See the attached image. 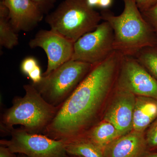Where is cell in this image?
<instances>
[{"mask_svg":"<svg viewBox=\"0 0 157 157\" xmlns=\"http://www.w3.org/2000/svg\"><path fill=\"white\" fill-rule=\"evenodd\" d=\"M99 2L100 0H87L89 6L93 8L95 7H98Z\"/></svg>","mask_w":157,"mask_h":157,"instance_id":"cell-26","label":"cell"},{"mask_svg":"<svg viewBox=\"0 0 157 157\" xmlns=\"http://www.w3.org/2000/svg\"><path fill=\"white\" fill-rule=\"evenodd\" d=\"M9 11V16L16 33L30 32L43 18L44 14L31 0H1Z\"/></svg>","mask_w":157,"mask_h":157,"instance_id":"cell-11","label":"cell"},{"mask_svg":"<svg viewBox=\"0 0 157 157\" xmlns=\"http://www.w3.org/2000/svg\"><path fill=\"white\" fill-rule=\"evenodd\" d=\"M135 57L157 80V47L143 48Z\"/></svg>","mask_w":157,"mask_h":157,"instance_id":"cell-17","label":"cell"},{"mask_svg":"<svg viewBox=\"0 0 157 157\" xmlns=\"http://www.w3.org/2000/svg\"><path fill=\"white\" fill-rule=\"evenodd\" d=\"M25 94L16 96L11 107L1 119V130L10 133L15 125H21L27 132L43 134L60 107H55L44 100L33 84L24 85Z\"/></svg>","mask_w":157,"mask_h":157,"instance_id":"cell-3","label":"cell"},{"mask_svg":"<svg viewBox=\"0 0 157 157\" xmlns=\"http://www.w3.org/2000/svg\"><path fill=\"white\" fill-rule=\"evenodd\" d=\"M157 117V99L137 96L134 108L133 130L143 132Z\"/></svg>","mask_w":157,"mask_h":157,"instance_id":"cell-13","label":"cell"},{"mask_svg":"<svg viewBox=\"0 0 157 157\" xmlns=\"http://www.w3.org/2000/svg\"><path fill=\"white\" fill-rule=\"evenodd\" d=\"M147 149L143 132L132 131L108 144L103 154L104 157H143Z\"/></svg>","mask_w":157,"mask_h":157,"instance_id":"cell-12","label":"cell"},{"mask_svg":"<svg viewBox=\"0 0 157 157\" xmlns=\"http://www.w3.org/2000/svg\"><path fill=\"white\" fill-rule=\"evenodd\" d=\"M113 0H100L98 7L103 9H107L112 5Z\"/></svg>","mask_w":157,"mask_h":157,"instance_id":"cell-25","label":"cell"},{"mask_svg":"<svg viewBox=\"0 0 157 157\" xmlns=\"http://www.w3.org/2000/svg\"><path fill=\"white\" fill-rule=\"evenodd\" d=\"M0 157H17L16 154L12 152L7 147L1 145Z\"/></svg>","mask_w":157,"mask_h":157,"instance_id":"cell-24","label":"cell"},{"mask_svg":"<svg viewBox=\"0 0 157 157\" xmlns=\"http://www.w3.org/2000/svg\"><path fill=\"white\" fill-rule=\"evenodd\" d=\"M18 44V35L10 22L9 9L1 1L0 45L8 49H12Z\"/></svg>","mask_w":157,"mask_h":157,"instance_id":"cell-15","label":"cell"},{"mask_svg":"<svg viewBox=\"0 0 157 157\" xmlns=\"http://www.w3.org/2000/svg\"><path fill=\"white\" fill-rule=\"evenodd\" d=\"M75 42L52 30H40L29 42L31 48L40 47L45 51L48 58V65L42 76L48 75L73 56Z\"/></svg>","mask_w":157,"mask_h":157,"instance_id":"cell-9","label":"cell"},{"mask_svg":"<svg viewBox=\"0 0 157 157\" xmlns=\"http://www.w3.org/2000/svg\"><path fill=\"white\" fill-rule=\"evenodd\" d=\"M93 65L70 60L33 84L46 102L60 107L76 89Z\"/></svg>","mask_w":157,"mask_h":157,"instance_id":"cell-5","label":"cell"},{"mask_svg":"<svg viewBox=\"0 0 157 157\" xmlns=\"http://www.w3.org/2000/svg\"><path fill=\"white\" fill-rule=\"evenodd\" d=\"M124 56L114 51L93 65L62 104L43 135L67 143L84 137L94 127L107 96L117 80Z\"/></svg>","mask_w":157,"mask_h":157,"instance_id":"cell-1","label":"cell"},{"mask_svg":"<svg viewBox=\"0 0 157 157\" xmlns=\"http://www.w3.org/2000/svg\"><path fill=\"white\" fill-rule=\"evenodd\" d=\"M113 42V29L109 23L103 21L94 30L85 34L74 43L71 60L97 64L115 51Z\"/></svg>","mask_w":157,"mask_h":157,"instance_id":"cell-7","label":"cell"},{"mask_svg":"<svg viewBox=\"0 0 157 157\" xmlns=\"http://www.w3.org/2000/svg\"><path fill=\"white\" fill-rule=\"evenodd\" d=\"M124 9L115 15L107 9L101 12L103 21L111 26L114 50L124 56L135 57L143 48L157 47V36L142 16L135 0H122Z\"/></svg>","mask_w":157,"mask_h":157,"instance_id":"cell-2","label":"cell"},{"mask_svg":"<svg viewBox=\"0 0 157 157\" xmlns=\"http://www.w3.org/2000/svg\"><path fill=\"white\" fill-rule=\"evenodd\" d=\"M143 157H157V152L146 154Z\"/></svg>","mask_w":157,"mask_h":157,"instance_id":"cell-27","label":"cell"},{"mask_svg":"<svg viewBox=\"0 0 157 157\" xmlns=\"http://www.w3.org/2000/svg\"><path fill=\"white\" fill-rule=\"evenodd\" d=\"M33 81V84H36L41 81L42 77V74L41 72V69L39 65L37 66L29 74L28 76Z\"/></svg>","mask_w":157,"mask_h":157,"instance_id":"cell-23","label":"cell"},{"mask_svg":"<svg viewBox=\"0 0 157 157\" xmlns=\"http://www.w3.org/2000/svg\"><path fill=\"white\" fill-rule=\"evenodd\" d=\"M9 140H1V145L12 152L29 157H68L67 142L52 139L46 135L27 132L24 129L13 128Z\"/></svg>","mask_w":157,"mask_h":157,"instance_id":"cell-6","label":"cell"},{"mask_svg":"<svg viewBox=\"0 0 157 157\" xmlns=\"http://www.w3.org/2000/svg\"><path fill=\"white\" fill-rule=\"evenodd\" d=\"M102 20L101 13L89 6L87 0H63L45 18L50 29L74 42L94 30Z\"/></svg>","mask_w":157,"mask_h":157,"instance_id":"cell-4","label":"cell"},{"mask_svg":"<svg viewBox=\"0 0 157 157\" xmlns=\"http://www.w3.org/2000/svg\"><path fill=\"white\" fill-rule=\"evenodd\" d=\"M117 85L135 96L157 99V79L134 56H124Z\"/></svg>","mask_w":157,"mask_h":157,"instance_id":"cell-8","label":"cell"},{"mask_svg":"<svg viewBox=\"0 0 157 157\" xmlns=\"http://www.w3.org/2000/svg\"><path fill=\"white\" fill-rule=\"evenodd\" d=\"M18 157H29L25 155H21V156H20Z\"/></svg>","mask_w":157,"mask_h":157,"instance_id":"cell-28","label":"cell"},{"mask_svg":"<svg viewBox=\"0 0 157 157\" xmlns=\"http://www.w3.org/2000/svg\"><path fill=\"white\" fill-rule=\"evenodd\" d=\"M145 138L148 149H157V117L151 124Z\"/></svg>","mask_w":157,"mask_h":157,"instance_id":"cell-19","label":"cell"},{"mask_svg":"<svg viewBox=\"0 0 157 157\" xmlns=\"http://www.w3.org/2000/svg\"><path fill=\"white\" fill-rule=\"evenodd\" d=\"M121 136L120 133L112 124L104 121L93 127L83 137L92 141L103 151L108 144Z\"/></svg>","mask_w":157,"mask_h":157,"instance_id":"cell-14","label":"cell"},{"mask_svg":"<svg viewBox=\"0 0 157 157\" xmlns=\"http://www.w3.org/2000/svg\"><path fill=\"white\" fill-rule=\"evenodd\" d=\"M38 62L33 57L29 56L23 60L21 64V70L25 75L29 74L38 66Z\"/></svg>","mask_w":157,"mask_h":157,"instance_id":"cell-21","label":"cell"},{"mask_svg":"<svg viewBox=\"0 0 157 157\" xmlns=\"http://www.w3.org/2000/svg\"><path fill=\"white\" fill-rule=\"evenodd\" d=\"M44 14H48L57 0H31Z\"/></svg>","mask_w":157,"mask_h":157,"instance_id":"cell-20","label":"cell"},{"mask_svg":"<svg viewBox=\"0 0 157 157\" xmlns=\"http://www.w3.org/2000/svg\"><path fill=\"white\" fill-rule=\"evenodd\" d=\"M136 96L117 86L114 98L105 112L104 121L112 124L121 136L133 130Z\"/></svg>","mask_w":157,"mask_h":157,"instance_id":"cell-10","label":"cell"},{"mask_svg":"<svg viewBox=\"0 0 157 157\" xmlns=\"http://www.w3.org/2000/svg\"><path fill=\"white\" fill-rule=\"evenodd\" d=\"M68 155L80 157H104L103 150L86 137H82L67 143Z\"/></svg>","mask_w":157,"mask_h":157,"instance_id":"cell-16","label":"cell"},{"mask_svg":"<svg viewBox=\"0 0 157 157\" xmlns=\"http://www.w3.org/2000/svg\"><path fill=\"white\" fill-rule=\"evenodd\" d=\"M140 12L147 10L157 3V0H135Z\"/></svg>","mask_w":157,"mask_h":157,"instance_id":"cell-22","label":"cell"},{"mask_svg":"<svg viewBox=\"0 0 157 157\" xmlns=\"http://www.w3.org/2000/svg\"></svg>","mask_w":157,"mask_h":157,"instance_id":"cell-29","label":"cell"},{"mask_svg":"<svg viewBox=\"0 0 157 157\" xmlns=\"http://www.w3.org/2000/svg\"><path fill=\"white\" fill-rule=\"evenodd\" d=\"M141 14L157 36V3Z\"/></svg>","mask_w":157,"mask_h":157,"instance_id":"cell-18","label":"cell"}]
</instances>
